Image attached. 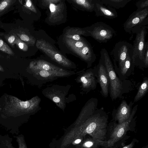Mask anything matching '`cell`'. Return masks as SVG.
Returning <instances> with one entry per match:
<instances>
[{"label": "cell", "instance_id": "30", "mask_svg": "<svg viewBox=\"0 0 148 148\" xmlns=\"http://www.w3.org/2000/svg\"><path fill=\"white\" fill-rule=\"evenodd\" d=\"M138 141L135 138L133 139L131 142L127 145H122L118 148H133L136 143Z\"/></svg>", "mask_w": 148, "mask_h": 148}, {"label": "cell", "instance_id": "14", "mask_svg": "<svg viewBox=\"0 0 148 148\" xmlns=\"http://www.w3.org/2000/svg\"><path fill=\"white\" fill-rule=\"evenodd\" d=\"M97 82L99 84L101 92L105 97L108 96L110 86V81L106 68L100 59L97 66L93 68Z\"/></svg>", "mask_w": 148, "mask_h": 148}, {"label": "cell", "instance_id": "15", "mask_svg": "<svg viewBox=\"0 0 148 148\" xmlns=\"http://www.w3.org/2000/svg\"><path fill=\"white\" fill-rule=\"evenodd\" d=\"M134 103L131 101L128 104L125 100H122L118 108L112 112V121L120 124L127 120L131 115Z\"/></svg>", "mask_w": 148, "mask_h": 148}, {"label": "cell", "instance_id": "28", "mask_svg": "<svg viewBox=\"0 0 148 148\" xmlns=\"http://www.w3.org/2000/svg\"><path fill=\"white\" fill-rule=\"evenodd\" d=\"M137 10H141L148 8V0H141L136 3Z\"/></svg>", "mask_w": 148, "mask_h": 148}, {"label": "cell", "instance_id": "33", "mask_svg": "<svg viewBox=\"0 0 148 148\" xmlns=\"http://www.w3.org/2000/svg\"><path fill=\"white\" fill-rule=\"evenodd\" d=\"M6 43L2 39L0 38V49L2 48Z\"/></svg>", "mask_w": 148, "mask_h": 148}, {"label": "cell", "instance_id": "18", "mask_svg": "<svg viewBox=\"0 0 148 148\" xmlns=\"http://www.w3.org/2000/svg\"><path fill=\"white\" fill-rule=\"evenodd\" d=\"M81 35L90 36L85 28L70 27L67 28L64 32L63 37L76 41H82L84 39Z\"/></svg>", "mask_w": 148, "mask_h": 148}, {"label": "cell", "instance_id": "3", "mask_svg": "<svg viewBox=\"0 0 148 148\" xmlns=\"http://www.w3.org/2000/svg\"><path fill=\"white\" fill-rule=\"evenodd\" d=\"M138 106L137 104L133 108L130 118L125 121L119 124L112 120L108 123L105 148H118L124 144L127 132L134 130L136 116L134 117Z\"/></svg>", "mask_w": 148, "mask_h": 148}, {"label": "cell", "instance_id": "8", "mask_svg": "<svg viewBox=\"0 0 148 148\" xmlns=\"http://www.w3.org/2000/svg\"><path fill=\"white\" fill-rule=\"evenodd\" d=\"M27 68L45 70L58 78L67 77L76 74L74 71L65 69L43 59H37L31 61Z\"/></svg>", "mask_w": 148, "mask_h": 148}, {"label": "cell", "instance_id": "24", "mask_svg": "<svg viewBox=\"0 0 148 148\" xmlns=\"http://www.w3.org/2000/svg\"><path fill=\"white\" fill-rule=\"evenodd\" d=\"M16 35L21 40L29 44L33 45L34 43L35 40L32 37L23 32H20Z\"/></svg>", "mask_w": 148, "mask_h": 148}, {"label": "cell", "instance_id": "35", "mask_svg": "<svg viewBox=\"0 0 148 148\" xmlns=\"http://www.w3.org/2000/svg\"><path fill=\"white\" fill-rule=\"evenodd\" d=\"M4 70L3 67L0 65V72H3Z\"/></svg>", "mask_w": 148, "mask_h": 148}, {"label": "cell", "instance_id": "31", "mask_svg": "<svg viewBox=\"0 0 148 148\" xmlns=\"http://www.w3.org/2000/svg\"><path fill=\"white\" fill-rule=\"evenodd\" d=\"M16 35L15 34L11 35L8 37L7 39L8 42L10 45L13 47L14 45V42L16 39Z\"/></svg>", "mask_w": 148, "mask_h": 148}, {"label": "cell", "instance_id": "20", "mask_svg": "<svg viewBox=\"0 0 148 148\" xmlns=\"http://www.w3.org/2000/svg\"><path fill=\"white\" fill-rule=\"evenodd\" d=\"M71 2L82 10L92 12L94 11L93 0H71Z\"/></svg>", "mask_w": 148, "mask_h": 148}, {"label": "cell", "instance_id": "19", "mask_svg": "<svg viewBox=\"0 0 148 148\" xmlns=\"http://www.w3.org/2000/svg\"><path fill=\"white\" fill-rule=\"evenodd\" d=\"M64 37V41L67 48L79 57L83 47L88 42L86 40L76 41Z\"/></svg>", "mask_w": 148, "mask_h": 148}, {"label": "cell", "instance_id": "22", "mask_svg": "<svg viewBox=\"0 0 148 148\" xmlns=\"http://www.w3.org/2000/svg\"><path fill=\"white\" fill-rule=\"evenodd\" d=\"M148 90V78L145 77L140 85L134 98V102H136L141 99L145 95Z\"/></svg>", "mask_w": 148, "mask_h": 148}, {"label": "cell", "instance_id": "7", "mask_svg": "<svg viewBox=\"0 0 148 148\" xmlns=\"http://www.w3.org/2000/svg\"><path fill=\"white\" fill-rule=\"evenodd\" d=\"M71 86L70 85L61 86L54 84L44 89L42 92L45 97L55 103L64 112L67 102L66 96Z\"/></svg>", "mask_w": 148, "mask_h": 148}, {"label": "cell", "instance_id": "34", "mask_svg": "<svg viewBox=\"0 0 148 148\" xmlns=\"http://www.w3.org/2000/svg\"><path fill=\"white\" fill-rule=\"evenodd\" d=\"M81 139H76L75 141V143L76 144H78L80 143L81 141Z\"/></svg>", "mask_w": 148, "mask_h": 148}, {"label": "cell", "instance_id": "17", "mask_svg": "<svg viewBox=\"0 0 148 148\" xmlns=\"http://www.w3.org/2000/svg\"><path fill=\"white\" fill-rule=\"evenodd\" d=\"M133 52L128 54L123 65L120 70L116 73L122 81L125 80L134 70L135 65L132 59Z\"/></svg>", "mask_w": 148, "mask_h": 148}, {"label": "cell", "instance_id": "12", "mask_svg": "<svg viewBox=\"0 0 148 148\" xmlns=\"http://www.w3.org/2000/svg\"><path fill=\"white\" fill-rule=\"evenodd\" d=\"M78 75L76 81L81 84L83 92L86 94L96 88L97 81L93 68L79 71Z\"/></svg>", "mask_w": 148, "mask_h": 148}, {"label": "cell", "instance_id": "25", "mask_svg": "<svg viewBox=\"0 0 148 148\" xmlns=\"http://www.w3.org/2000/svg\"><path fill=\"white\" fill-rule=\"evenodd\" d=\"M16 1L14 0H3L0 1V13L7 9Z\"/></svg>", "mask_w": 148, "mask_h": 148}, {"label": "cell", "instance_id": "6", "mask_svg": "<svg viewBox=\"0 0 148 148\" xmlns=\"http://www.w3.org/2000/svg\"><path fill=\"white\" fill-rule=\"evenodd\" d=\"M36 45L38 49L62 67L69 70L76 68L75 63L56 50L51 44L46 41L43 40H38Z\"/></svg>", "mask_w": 148, "mask_h": 148}, {"label": "cell", "instance_id": "2", "mask_svg": "<svg viewBox=\"0 0 148 148\" xmlns=\"http://www.w3.org/2000/svg\"><path fill=\"white\" fill-rule=\"evenodd\" d=\"M97 98L90 99L82 108L77 121L82 124L84 134L101 141L107 139L108 116L103 107L97 108Z\"/></svg>", "mask_w": 148, "mask_h": 148}, {"label": "cell", "instance_id": "4", "mask_svg": "<svg viewBox=\"0 0 148 148\" xmlns=\"http://www.w3.org/2000/svg\"><path fill=\"white\" fill-rule=\"evenodd\" d=\"M100 59L106 68L109 79L110 96L112 100L114 101L122 96L124 88L122 81L116 75L107 50L103 48L100 51Z\"/></svg>", "mask_w": 148, "mask_h": 148}, {"label": "cell", "instance_id": "11", "mask_svg": "<svg viewBox=\"0 0 148 148\" xmlns=\"http://www.w3.org/2000/svg\"><path fill=\"white\" fill-rule=\"evenodd\" d=\"M148 8L141 10H136L129 17L123 24L127 33L131 34L135 30L148 24Z\"/></svg>", "mask_w": 148, "mask_h": 148}, {"label": "cell", "instance_id": "5", "mask_svg": "<svg viewBox=\"0 0 148 148\" xmlns=\"http://www.w3.org/2000/svg\"><path fill=\"white\" fill-rule=\"evenodd\" d=\"M147 25L143 26L132 32V34H136L135 38L132 45L133 52L132 59L134 65L140 68L145 67L144 55L147 47L148 46V42H145Z\"/></svg>", "mask_w": 148, "mask_h": 148}, {"label": "cell", "instance_id": "32", "mask_svg": "<svg viewBox=\"0 0 148 148\" xmlns=\"http://www.w3.org/2000/svg\"><path fill=\"white\" fill-rule=\"evenodd\" d=\"M144 63L145 68L148 67V46L147 47L144 55Z\"/></svg>", "mask_w": 148, "mask_h": 148}, {"label": "cell", "instance_id": "23", "mask_svg": "<svg viewBox=\"0 0 148 148\" xmlns=\"http://www.w3.org/2000/svg\"><path fill=\"white\" fill-rule=\"evenodd\" d=\"M12 138L8 134H0V148H16L12 145Z\"/></svg>", "mask_w": 148, "mask_h": 148}, {"label": "cell", "instance_id": "27", "mask_svg": "<svg viewBox=\"0 0 148 148\" xmlns=\"http://www.w3.org/2000/svg\"><path fill=\"white\" fill-rule=\"evenodd\" d=\"M14 44L16 45L19 49L23 51H27L28 49V47L27 45L21 40L17 36Z\"/></svg>", "mask_w": 148, "mask_h": 148}, {"label": "cell", "instance_id": "36", "mask_svg": "<svg viewBox=\"0 0 148 148\" xmlns=\"http://www.w3.org/2000/svg\"><path fill=\"white\" fill-rule=\"evenodd\" d=\"M142 148H148V146L147 145L143 146Z\"/></svg>", "mask_w": 148, "mask_h": 148}, {"label": "cell", "instance_id": "10", "mask_svg": "<svg viewBox=\"0 0 148 148\" xmlns=\"http://www.w3.org/2000/svg\"><path fill=\"white\" fill-rule=\"evenodd\" d=\"M133 51V45L128 42L120 41L115 44L111 54L116 73L122 67L128 54Z\"/></svg>", "mask_w": 148, "mask_h": 148}, {"label": "cell", "instance_id": "16", "mask_svg": "<svg viewBox=\"0 0 148 148\" xmlns=\"http://www.w3.org/2000/svg\"><path fill=\"white\" fill-rule=\"evenodd\" d=\"M94 11L97 16H103L109 19L115 18L118 16L116 9L102 3L100 0H93Z\"/></svg>", "mask_w": 148, "mask_h": 148}, {"label": "cell", "instance_id": "29", "mask_svg": "<svg viewBox=\"0 0 148 148\" xmlns=\"http://www.w3.org/2000/svg\"><path fill=\"white\" fill-rule=\"evenodd\" d=\"M25 3L24 6L32 11L36 12V9L30 0H25Z\"/></svg>", "mask_w": 148, "mask_h": 148}, {"label": "cell", "instance_id": "21", "mask_svg": "<svg viewBox=\"0 0 148 148\" xmlns=\"http://www.w3.org/2000/svg\"><path fill=\"white\" fill-rule=\"evenodd\" d=\"M106 5L114 9H119L124 7L132 0H100Z\"/></svg>", "mask_w": 148, "mask_h": 148}, {"label": "cell", "instance_id": "9", "mask_svg": "<svg viewBox=\"0 0 148 148\" xmlns=\"http://www.w3.org/2000/svg\"><path fill=\"white\" fill-rule=\"evenodd\" d=\"M85 28L90 36L100 43L106 42L116 35L112 28L101 22H96Z\"/></svg>", "mask_w": 148, "mask_h": 148}, {"label": "cell", "instance_id": "1", "mask_svg": "<svg viewBox=\"0 0 148 148\" xmlns=\"http://www.w3.org/2000/svg\"><path fill=\"white\" fill-rule=\"evenodd\" d=\"M41 98L36 96L23 101L5 94L0 97V123L12 134H18L19 127L29 116L41 109Z\"/></svg>", "mask_w": 148, "mask_h": 148}, {"label": "cell", "instance_id": "37", "mask_svg": "<svg viewBox=\"0 0 148 148\" xmlns=\"http://www.w3.org/2000/svg\"><path fill=\"white\" fill-rule=\"evenodd\" d=\"M2 83V81H1L0 79V86L1 85Z\"/></svg>", "mask_w": 148, "mask_h": 148}, {"label": "cell", "instance_id": "13", "mask_svg": "<svg viewBox=\"0 0 148 148\" xmlns=\"http://www.w3.org/2000/svg\"><path fill=\"white\" fill-rule=\"evenodd\" d=\"M63 1L61 0L42 1L45 5L49 7L50 13L48 19L51 23L55 24L63 19L65 9Z\"/></svg>", "mask_w": 148, "mask_h": 148}, {"label": "cell", "instance_id": "26", "mask_svg": "<svg viewBox=\"0 0 148 148\" xmlns=\"http://www.w3.org/2000/svg\"><path fill=\"white\" fill-rule=\"evenodd\" d=\"M14 137L16 139L18 145V148H27L24 137L22 134H18L17 136H14Z\"/></svg>", "mask_w": 148, "mask_h": 148}]
</instances>
